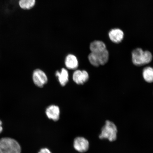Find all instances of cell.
<instances>
[{
  "label": "cell",
  "instance_id": "1",
  "mask_svg": "<svg viewBox=\"0 0 153 153\" xmlns=\"http://www.w3.org/2000/svg\"><path fill=\"white\" fill-rule=\"evenodd\" d=\"M132 61L135 65L141 66L149 64L152 60V55L150 51H143L141 48H137L131 53Z\"/></svg>",
  "mask_w": 153,
  "mask_h": 153
},
{
  "label": "cell",
  "instance_id": "2",
  "mask_svg": "<svg viewBox=\"0 0 153 153\" xmlns=\"http://www.w3.org/2000/svg\"><path fill=\"white\" fill-rule=\"evenodd\" d=\"M117 128L115 124L110 120H107L105 125L101 129L99 138L101 139H107L112 142L117 139Z\"/></svg>",
  "mask_w": 153,
  "mask_h": 153
},
{
  "label": "cell",
  "instance_id": "3",
  "mask_svg": "<svg viewBox=\"0 0 153 153\" xmlns=\"http://www.w3.org/2000/svg\"><path fill=\"white\" fill-rule=\"evenodd\" d=\"M20 145L15 140L5 137L0 140V153H21Z\"/></svg>",
  "mask_w": 153,
  "mask_h": 153
},
{
  "label": "cell",
  "instance_id": "4",
  "mask_svg": "<svg viewBox=\"0 0 153 153\" xmlns=\"http://www.w3.org/2000/svg\"><path fill=\"white\" fill-rule=\"evenodd\" d=\"M32 79L34 84L40 88L43 87L47 83L48 81L46 74L43 71L38 69L33 71Z\"/></svg>",
  "mask_w": 153,
  "mask_h": 153
},
{
  "label": "cell",
  "instance_id": "5",
  "mask_svg": "<svg viewBox=\"0 0 153 153\" xmlns=\"http://www.w3.org/2000/svg\"><path fill=\"white\" fill-rule=\"evenodd\" d=\"M74 148L76 151L81 153L87 152L88 150L89 143L88 141L82 137H78L74 139Z\"/></svg>",
  "mask_w": 153,
  "mask_h": 153
},
{
  "label": "cell",
  "instance_id": "6",
  "mask_svg": "<svg viewBox=\"0 0 153 153\" xmlns=\"http://www.w3.org/2000/svg\"><path fill=\"white\" fill-rule=\"evenodd\" d=\"M89 74L85 70H76L73 74L74 81L78 85H83L88 81Z\"/></svg>",
  "mask_w": 153,
  "mask_h": 153
},
{
  "label": "cell",
  "instance_id": "7",
  "mask_svg": "<svg viewBox=\"0 0 153 153\" xmlns=\"http://www.w3.org/2000/svg\"><path fill=\"white\" fill-rule=\"evenodd\" d=\"M108 37L113 43L118 44L121 43L124 39L123 31L119 28L111 29L108 33Z\"/></svg>",
  "mask_w": 153,
  "mask_h": 153
},
{
  "label": "cell",
  "instance_id": "8",
  "mask_svg": "<svg viewBox=\"0 0 153 153\" xmlns=\"http://www.w3.org/2000/svg\"><path fill=\"white\" fill-rule=\"evenodd\" d=\"M45 112L48 118L53 121H57L60 118V108L56 105H52L49 106L46 109Z\"/></svg>",
  "mask_w": 153,
  "mask_h": 153
},
{
  "label": "cell",
  "instance_id": "9",
  "mask_svg": "<svg viewBox=\"0 0 153 153\" xmlns=\"http://www.w3.org/2000/svg\"><path fill=\"white\" fill-rule=\"evenodd\" d=\"M65 64L66 68L69 69H76L78 66V62L77 57L73 54L68 55L66 57Z\"/></svg>",
  "mask_w": 153,
  "mask_h": 153
},
{
  "label": "cell",
  "instance_id": "10",
  "mask_svg": "<svg viewBox=\"0 0 153 153\" xmlns=\"http://www.w3.org/2000/svg\"><path fill=\"white\" fill-rule=\"evenodd\" d=\"M89 48L93 53H98L101 52L107 49L105 44L102 41L96 40L90 44Z\"/></svg>",
  "mask_w": 153,
  "mask_h": 153
},
{
  "label": "cell",
  "instance_id": "11",
  "mask_svg": "<svg viewBox=\"0 0 153 153\" xmlns=\"http://www.w3.org/2000/svg\"><path fill=\"white\" fill-rule=\"evenodd\" d=\"M55 75L58 78L60 85L62 86L65 85L69 80L68 72L66 69L62 68L60 72L57 71L55 73Z\"/></svg>",
  "mask_w": 153,
  "mask_h": 153
},
{
  "label": "cell",
  "instance_id": "12",
  "mask_svg": "<svg viewBox=\"0 0 153 153\" xmlns=\"http://www.w3.org/2000/svg\"><path fill=\"white\" fill-rule=\"evenodd\" d=\"M94 53H95L98 58L100 65H104L108 62L109 57V53L107 49L100 52Z\"/></svg>",
  "mask_w": 153,
  "mask_h": 153
},
{
  "label": "cell",
  "instance_id": "13",
  "mask_svg": "<svg viewBox=\"0 0 153 153\" xmlns=\"http://www.w3.org/2000/svg\"><path fill=\"white\" fill-rule=\"evenodd\" d=\"M143 76L145 81L149 83L153 81V69L152 67H146L143 70Z\"/></svg>",
  "mask_w": 153,
  "mask_h": 153
},
{
  "label": "cell",
  "instance_id": "14",
  "mask_svg": "<svg viewBox=\"0 0 153 153\" xmlns=\"http://www.w3.org/2000/svg\"><path fill=\"white\" fill-rule=\"evenodd\" d=\"M36 3V0H19V4L21 8L28 10L33 8Z\"/></svg>",
  "mask_w": 153,
  "mask_h": 153
},
{
  "label": "cell",
  "instance_id": "15",
  "mask_svg": "<svg viewBox=\"0 0 153 153\" xmlns=\"http://www.w3.org/2000/svg\"><path fill=\"white\" fill-rule=\"evenodd\" d=\"M88 59L90 63L94 66L97 67L100 65L98 58L94 53L92 52L90 53Z\"/></svg>",
  "mask_w": 153,
  "mask_h": 153
},
{
  "label": "cell",
  "instance_id": "16",
  "mask_svg": "<svg viewBox=\"0 0 153 153\" xmlns=\"http://www.w3.org/2000/svg\"><path fill=\"white\" fill-rule=\"evenodd\" d=\"M38 153H51L49 149L47 148L42 149Z\"/></svg>",
  "mask_w": 153,
  "mask_h": 153
},
{
  "label": "cell",
  "instance_id": "17",
  "mask_svg": "<svg viewBox=\"0 0 153 153\" xmlns=\"http://www.w3.org/2000/svg\"><path fill=\"white\" fill-rule=\"evenodd\" d=\"M2 123L1 120H0V134H1L3 131V127H2Z\"/></svg>",
  "mask_w": 153,
  "mask_h": 153
}]
</instances>
